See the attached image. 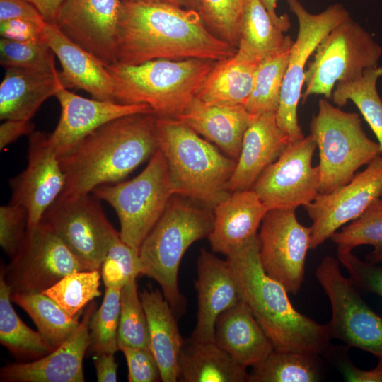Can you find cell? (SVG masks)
<instances>
[{
    "instance_id": "cell-13",
    "label": "cell",
    "mask_w": 382,
    "mask_h": 382,
    "mask_svg": "<svg viewBox=\"0 0 382 382\" xmlns=\"http://www.w3.org/2000/svg\"><path fill=\"white\" fill-rule=\"evenodd\" d=\"M287 2L297 18L299 30L291 48L276 117L279 126L292 142L305 137L297 115L304 83L305 65L323 37L350 16L340 4L330 5L321 13L313 14L299 0H287Z\"/></svg>"
},
{
    "instance_id": "cell-49",
    "label": "cell",
    "mask_w": 382,
    "mask_h": 382,
    "mask_svg": "<svg viewBox=\"0 0 382 382\" xmlns=\"http://www.w3.org/2000/svg\"><path fill=\"white\" fill-rule=\"evenodd\" d=\"M27 19L45 23L40 13L25 0H0V22Z\"/></svg>"
},
{
    "instance_id": "cell-29",
    "label": "cell",
    "mask_w": 382,
    "mask_h": 382,
    "mask_svg": "<svg viewBox=\"0 0 382 382\" xmlns=\"http://www.w3.org/2000/svg\"><path fill=\"white\" fill-rule=\"evenodd\" d=\"M179 380L185 382H245L248 380L241 366L214 342L190 337L184 340L178 357Z\"/></svg>"
},
{
    "instance_id": "cell-25",
    "label": "cell",
    "mask_w": 382,
    "mask_h": 382,
    "mask_svg": "<svg viewBox=\"0 0 382 382\" xmlns=\"http://www.w3.org/2000/svg\"><path fill=\"white\" fill-rule=\"evenodd\" d=\"M214 342L245 368L257 364L274 350L244 300L219 315L215 324Z\"/></svg>"
},
{
    "instance_id": "cell-46",
    "label": "cell",
    "mask_w": 382,
    "mask_h": 382,
    "mask_svg": "<svg viewBox=\"0 0 382 382\" xmlns=\"http://www.w3.org/2000/svg\"><path fill=\"white\" fill-rule=\"evenodd\" d=\"M120 350L127 361L129 382L161 381L160 369L151 349L124 347Z\"/></svg>"
},
{
    "instance_id": "cell-23",
    "label": "cell",
    "mask_w": 382,
    "mask_h": 382,
    "mask_svg": "<svg viewBox=\"0 0 382 382\" xmlns=\"http://www.w3.org/2000/svg\"><path fill=\"white\" fill-rule=\"evenodd\" d=\"M44 33L61 63L65 88L83 90L95 99L115 101L114 80L105 64L69 39L55 24L46 23Z\"/></svg>"
},
{
    "instance_id": "cell-4",
    "label": "cell",
    "mask_w": 382,
    "mask_h": 382,
    "mask_svg": "<svg viewBox=\"0 0 382 382\" xmlns=\"http://www.w3.org/2000/svg\"><path fill=\"white\" fill-rule=\"evenodd\" d=\"M156 130L174 195L209 208L231 195L227 185L236 160L222 154L177 119L157 117Z\"/></svg>"
},
{
    "instance_id": "cell-5",
    "label": "cell",
    "mask_w": 382,
    "mask_h": 382,
    "mask_svg": "<svg viewBox=\"0 0 382 382\" xmlns=\"http://www.w3.org/2000/svg\"><path fill=\"white\" fill-rule=\"evenodd\" d=\"M214 220V212L209 207L173 195L140 246L141 274L158 282L178 317L186 310V300L178 282L182 257L194 242L209 237Z\"/></svg>"
},
{
    "instance_id": "cell-55",
    "label": "cell",
    "mask_w": 382,
    "mask_h": 382,
    "mask_svg": "<svg viewBox=\"0 0 382 382\" xmlns=\"http://www.w3.org/2000/svg\"><path fill=\"white\" fill-rule=\"evenodd\" d=\"M366 260L372 263H378L382 262V251L375 252L372 251L366 256Z\"/></svg>"
},
{
    "instance_id": "cell-26",
    "label": "cell",
    "mask_w": 382,
    "mask_h": 382,
    "mask_svg": "<svg viewBox=\"0 0 382 382\" xmlns=\"http://www.w3.org/2000/svg\"><path fill=\"white\" fill-rule=\"evenodd\" d=\"M63 87L58 71L6 67L0 85V119L30 121L41 105Z\"/></svg>"
},
{
    "instance_id": "cell-6",
    "label": "cell",
    "mask_w": 382,
    "mask_h": 382,
    "mask_svg": "<svg viewBox=\"0 0 382 382\" xmlns=\"http://www.w3.org/2000/svg\"><path fill=\"white\" fill-rule=\"evenodd\" d=\"M216 62L161 59L107 67L114 80L115 102L145 104L157 117L175 119L196 98Z\"/></svg>"
},
{
    "instance_id": "cell-30",
    "label": "cell",
    "mask_w": 382,
    "mask_h": 382,
    "mask_svg": "<svg viewBox=\"0 0 382 382\" xmlns=\"http://www.w3.org/2000/svg\"><path fill=\"white\" fill-rule=\"evenodd\" d=\"M259 63L238 51L233 56L216 62L196 98L209 105H245Z\"/></svg>"
},
{
    "instance_id": "cell-28",
    "label": "cell",
    "mask_w": 382,
    "mask_h": 382,
    "mask_svg": "<svg viewBox=\"0 0 382 382\" xmlns=\"http://www.w3.org/2000/svg\"><path fill=\"white\" fill-rule=\"evenodd\" d=\"M139 295L147 318L150 349L158 364L161 381L176 382L179 354L184 343L176 316L159 290H144Z\"/></svg>"
},
{
    "instance_id": "cell-1",
    "label": "cell",
    "mask_w": 382,
    "mask_h": 382,
    "mask_svg": "<svg viewBox=\"0 0 382 382\" xmlns=\"http://www.w3.org/2000/svg\"><path fill=\"white\" fill-rule=\"evenodd\" d=\"M236 51L208 29L196 10L123 0L115 64L136 65L161 59L218 62Z\"/></svg>"
},
{
    "instance_id": "cell-56",
    "label": "cell",
    "mask_w": 382,
    "mask_h": 382,
    "mask_svg": "<svg viewBox=\"0 0 382 382\" xmlns=\"http://www.w3.org/2000/svg\"><path fill=\"white\" fill-rule=\"evenodd\" d=\"M187 8L194 9L199 11V5L198 0H184Z\"/></svg>"
},
{
    "instance_id": "cell-54",
    "label": "cell",
    "mask_w": 382,
    "mask_h": 382,
    "mask_svg": "<svg viewBox=\"0 0 382 382\" xmlns=\"http://www.w3.org/2000/svg\"><path fill=\"white\" fill-rule=\"evenodd\" d=\"M133 2H141V3H168L173 4L175 6L184 7L185 4L184 0H127Z\"/></svg>"
},
{
    "instance_id": "cell-57",
    "label": "cell",
    "mask_w": 382,
    "mask_h": 382,
    "mask_svg": "<svg viewBox=\"0 0 382 382\" xmlns=\"http://www.w3.org/2000/svg\"><path fill=\"white\" fill-rule=\"evenodd\" d=\"M381 199H382V197H381Z\"/></svg>"
},
{
    "instance_id": "cell-21",
    "label": "cell",
    "mask_w": 382,
    "mask_h": 382,
    "mask_svg": "<svg viewBox=\"0 0 382 382\" xmlns=\"http://www.w3.org/2000/svg\"><path fill=\"white\" fill-rule=\"evenodd\" d=\"M198 310L190 337L214 342L216 321L221 313L243 300L234 272L227 261L202 249L197 262Z\"/></svg>"
},
{
    "instance_id": "cell-18",
    "label": "cell",
    "mask_w": 382,
    "mask_h": 382,
    "mask_svg": "<svg viewBox=\"0 0 382 382\" xmlns=\"http://www.w3.org/2000/svg\"><path fill=\"white\" fill-rule=\"evenodd\" d=\"M28 164L24 170L9 180L11 203L27 212L28 227L37 225L47 209L59 196L64 175L59 156L51 147L48 134L33 132L29 135Z\"/></svg>"
},
{
    "instance_id": "cell-47",
    "label": "cell",
    "mask_w": 382,
    "mask_h": 382,
    "mask_svg": "<svg viewBox=\"0 0 382 382\" xmlns=\"http://www.w3.org/2000/svg\"><path fill=\"white\" fill-rule=\"evenodd\" d=\"M325 357L334 361L344 379L350 382H382V358H378L377 365L370 370L355 366L347 355L346 347L330 346Z\"/></svg>"
},
{
    "instance_id": "cell-33",
    "label": "cell",
    "mask_w": 382,
    "mask_h": 382,
    "mask_svg": "<svg viewBox=\"0 0 382 382\" xmlns=\"http://www.w3.org/2000/svg\"><path fill=\"white\" fill-rule=\"evenodd\" d=\"M11 298L29 315L38 332L53 349L65 342L80 324L79 315L70 316L44 294H15Z\"/></svg>"
},
{
    "instance_id": "cell-27",
    "label": "cell",
    "mask_w": 382,
    "mask_h": 382,
    "mask_svg": "<svg viewBox=\"0 0 382 382\" xmlns=\"http://www.w3.org/2000/svg\"><path fill=\"white\" fill-rule=\"evenodd\" d=\"M251 115L245 105H209L195 98L177 118L237 160Z\"/></svg>"
},
{
    "instance_id": "cell-50",
    "label": "cell",
    "mask_w": 382,
    "mask_h": 382,
    "mask_svg": "<svg viewBox=\"0 0 382 382\" xmlns=\"http://www.w3.org/2000/svg\"><path fill=\"white\" fill-rule=\"evenodd\" d=\"M30 121L6 120L0 125V149H4L8 144L23 135H30L34 131Z\"/></svg>"
},
{
    "instance_id": "cell-40",
    "label": "cell",
    "mask_w": 382,
    "mask_h": 382,
    "mask_svg": "<svg viewBox=\"0 0 382 382\" xmlns=\"http://www.w3.org/2000/svg\"><path fill=\"white\" fill-rule=\"evenodd\" d=\"M337 250L352 251L353 248L369 245L373 251H382V199L375 200L357 219L341 228L331 236Z\"/></svg>"
},
{
    "instance_id": "cell-31",
    "label": "cell",
    "mask_w": 382,
    "mask_h": 382,
    "mask_svg": "<svg viewBox=\"0 0 382 382\" xmlns=\"http://www.w3.org/2000/svg\"><path fill=\"white\" fill-rule=\"evenodd\" d=\"M284 32L260 0H245L237 51L260 62L283 47L287 37Z\"/></svg>"
},
{
    "instance_id": "cell-53",
    "label": "cell",
    "mask_w": 382,
    "mask_h": 382,
    "mask_svg": "<svg viewBox=\"0 0 382 382\" xmlns=\"http://www.w3.org/2000/svg\"><path fill=\"white\" fill-rule=\"evenodd\" d=\"M278 0H260L274 20L287 31L290 28V21L287 15L278 16L276 12Z\"/></svg>"
},
{
    "instance_id": "cell-9",
    "label": "cell",
    "mask_w": 382,
    "mask_h": 382,
    "mask_svg": "<svg viewBox=\"0 0 382 382\" xmlns=\"http://www.w3.org/2000/svg\"><path fill=\"white\" fill-rule=\"evenodd\" d=\"M382 48L373 36L349 17L320 41L305 71L302 103L312 95L331 99L337 83L361 76L378 66Z\"/></svg>"
},
{
    "instance_id": "cell-51",
    "label": "cell",
    "mask_w": 382,
    "mask_h": 382,
    "mask_svg": "<svg viewBox=\"0 0 382 382\" xmlns=\"http://www.w3.org/2000/svg\"><path fill=\"white\" fill-rule=\"evenodd\" d=\"M115 354L99 353L94 354V365L98 382H115L117 381V364Z\"/></svg>"
},
{
    "instance_id": "cell-17",
    "label": "cell",
    "mask_w": 382,
    "mask_h": 382,
    "mask_svg": "<svg viewBox=\"0 0 382 382\" xmlns=\"http://www.w3.org/2000/svg\"><path fill=\"white\" fill-rule=\"evenodd\" d=\"M123 0H66L54 24L106 66L116 63Z\"/></svg>"
},
{
    "instance_id": "cell-42",
    "label": "cell",
    "mask_w": 382,
    "mask_h": 382,
    "mask_svg": "<svg viewBox=\"0 0 382 382\" xmlns=\"http://www.w3.org/2000/svg\"><path fill=\"white\" fill-rule=\"evenodd\" d=\"M139 250L125 243L119 236L111 245L100 268L106 288H122L141 274Z\"/></svg>"
},
{
    "instance_id": "cell-44",
    "label": "cell",
    "mask_w": 382,
    "mask_h": 382,
    "mask_svg": "<svg viewBox=\"0 0 382 382\" xmlns=\"http://www.w3.org/2000/svg\"><path fill=\"white\" fill-rule=\"evenodd\" d=\"M26 210L9 203L0 207V245L11 257L17 253L27 231Z\"/></svg>"
},
{
    "instance_id": "cell-36",
    "label": "cell",
    "mask_w": 382,
    "mask_h": 382,
    "mask_svg": "<svg viewBox=\"0 0 382 382\" xmlns=\"http://www.w3.org/2000/svg\"><path fill=\"white\" fill-rule=\"evenodd\" d=\"M382 76V66L366 69L359 78L337 83L332 91L333 103L341 108L349 100L358 108L380 145L382 156V100L376 83Z\"/></svg>"
},
{
    "instance_id": "cell-37",
    "label": "cell",
    "mask_w": 382,
    "mask_h": 382,
    "mask_svg": "<svg viewBox=\"0 0 382 382\" xmlns=\"http://www.w3.org/2000/svg\"><path fill=\"white\" fill-rule=\"evenodd\" d=\"M100 270L74 271L42 291L71 316H76L90 301L100 296Z\"/></svg>"
},
{
    "instance_id": "cell-41",
    "label": "cell",
    "mask_w": 382,
    "mask_h": 382,
    "mask_svg": "<svg viewBox=\"0 0 382 382\" xmlns=\"http://www.w3.org/2000/svg\"><path fill=\"white\" fill-rule=\"evenodd\" d=\"M245 0H198L200 13L208 29L237 48Z\"/></svg>"
},
{
    "instance_id": "cell-39",
    "label": "cell",
    "mask_w": 382,
    "mask_h": 382,
    "mask_svg": "<svg viewBox=\"0 0 382 382\" xmlns=\"http://www.w3.org/2000/svg\"><path fill=\"white\" fill-rule=\"evenodd\" d=\"M121 289L105 287L103 302L91 318L88 349L94 354H115L119 350L117 331L120 315Z\"/></svg>"
},
{
    "instance_id": "cell-43",
    "label": "cell",
    "mask_w": 382,
    "mask_h": 382,
    "mask_svg": "<svg viewBox=\"0 0 382 382\" xmlns=\"http://www.w3.org/2000/svg\"><path fill=\"white\" fill-rule=\"evenodd\" d=\"M54 54L47 44L19 42L1 37L0 64L42 71H57Z\"/></svg>"
},
{
    "instance_id": "cell-24",
    "label": "cell",
    "mask_w": 382,
    "mask_h": 382,
    "mask_svg": "<svg viewBox=\"0 0 382 382\" xmlns=\"http://www.w3.org/2000/svg\"><path fill=\"white\" fill-rule=\"evenodd\" d=\"M214 220L209 236L212 250L228 255L257 235L268 209L256 192L236 191L213 208Z\"/></svg>"
},
{
    "instance_id": "cell-15",
    "label": "cell",
    "mask_w": 382,
    "mask_h": 382,
    "mask_svg": "<svg viewBox=\"0 0 382 382\" xmlns=\"http://www.w3.org/2000/svg\"><path fill=\"white\" fill-rule=\"evenodd\" d=\"M260 228V260L265 272L288 292L298 294L311 245V227L298 221L295 209H273L267 212Z\"/></svg>"
},
{
    "instance_id": "cell-16",
    "label": "cell",
    "mask_w": 382,
    "mask_h": 382,
    "mask_svg": "<svg viewBox=\"0 0 382 382\" xmlns=\"http://www.w3.org/2000/svg\"><path fill=\"white\" fill-rule=\"evenodd\" d=\"M382 197V156L346 185L331 192L319 193L303 207L312 221L310 249H316L339 228L359 218L377 199Z\"/></svg>"
},
{
    "instance_id": "cell-35",
    "label": "cell",
    "mask_w": 382,
    "mask_h": 382,
    "mask_svg": "<svg viewBox=\"0 0 382 382\" xmlns=\"http://www.w3.org/2000/svg\"><path fill=\"white\" fill-rule=\"evenodd\" d=\"M293 42L290 36H287L280 50L260 62L251 93L245 104L250 115L277 110Z\"/></svg>"
},
{
    "instance_id": "cell-8",
    "label": "cell",
    "mask_w": 382,
    "mask_h": 382,
    "mask_svg": "<svg viewBox=\"0 0 382 382\" xmlns=\"http://www.w3.org/2000/svg\"><path fill=\"white\" fill-rule=\"evenodd\" d=\"M92 194L115 209L120 225V238L139 251L174 195L167 163L159 149L133 179L100 185Z\"/></svg>"
},
{
    "instance_id": "cell-32",
    "label": "cell",
    "mask_w": 382,
    "mask_h": 382,
    "mask_svg": "<svg viewBox=\"0 0 382 382\" xmlns=\"http://www.w3.org/2000/svg\"><path fill=\"white\" fill-rule=\"evenodd\" d=\"M11 292L3 272H0V342L14 357L36 360L52 352L53 348L37 331L27 326L11 304Z\"/></svg>"
},
{
    "instance_id": "cell-45",
    "label": "cell",
    "mask_w": 382,
    "mask_h": 382,
    "mask_svg": "<svg viewBox=\"0 0 382 382\" xmlns=\"http://www.w3.org/2000/svg\"><path fill=\"white\" fill-rule=\"evenodd\" d=\"M337 260L347 270L349 279L357 287L382 297V267L363 261L352 251L337 250Z\"/></svg>"
},
{
    "instance_id": "cell-3",
    "label": "cell",
    "mask_w": 382,
    "mask_h": 382,
    "mask_svg": "<svg viewBox=\"0 0 382 382\" xmlns=\"http://www.w3.org/2000/svg\"><path fill=\"white\" fill-rule=\"evenodd\" d=\"M226 257L243 300L275 350L326 354L332 339L328 325L320 324L298 311L285 287L265 272L260 260L257 234Z\"/></svg>"
},
{
    "instance_id": "cell-34",
    "label": "cell",
    "mask_w": 382,
    "mask_h": 382,
    "mask_svg": "<svg viewBox=\"0 0 382 382\" xmlns=\"http://www.w3.org/2000/svg\"><path fill=\"white\" fill-rule=\"evenodd\" d=\"M319 355L274 350L252 366L248 382H316L321 378Z\"/></svg>"
},
{
    "instance_id": "cell-11",
    "label": "cell",
    "mask_w": 382,
    "mask_h": 382,
    "mask_svg": "<svg viewBox=\"0 0 382 382\" xmlns=\"http://www.w3.org/2000/svg\"><path fill=\"white\" fill-rule=\"evenodd\" d=\"M316 277L330 303L332 316L327 325L332 339L382 358V317L364 302L352 280L342 275L338 260L325 257Z\"/></svg>"
},
{
    "instance_id": "cell-52",
    "label": "cell",
    "mask_w": 382,
    "mask_h": 382,
    "mask_svg": "<svg viewBox=\"0 0 382 382\" xmlns=\"http://www.w3.org/2000/svg\"><path fill=\"white\" fill-rule=\"evenodd\" d=\"M31 4L47 23L54 24L57 13L66 0H25Z\"/></svg>"
},
{
    "instance_id": "cell-12",
    "label": "cell",
    "mask_w": 382,
    "mask_h": 382,
    "mask_svg": "<svg viewBox=\"0 0 382 382\" xmlns=\"http://www.w3.org/2000/svg\"><path fill=\"white\" fill-rule=\"evenodd\" d=\"M12 294L41 293L74 271L91 270L41 223L27 227L6 267H1Z\"/></svg>"
},
{
    "instance_id": "cell-48",
    "label": "cell",
    "mask_w": 382,
    "mask_h": 382,
    "mask_svg": "<svg viewBox=\"0 0 382 382\" xmlns=\"http://www.w3.org/2000/svg\"><path fill=\"white\" fill-rule=\"evenodd\" d=\"M45 23L27 19L2 21L0 22L1 37L19 42L47 44L44 33Z\"/></svg>"
},
{
    "instance_id": "cell-22",
    "label": "cell",
    "mask_w": 382,
    "mask_h": 382,
    "mask_svg": "<svg viewBox=\"0 0 382 382\" xmlns=\"http://www.w3.org/2000/svg\"><path fill=\"white\" fill-rule=\"evenodd\" d=\"M291 142L279 126L276 112L251 115L228 190H251L263 171Z\"/></svg>"
},
{
    "instance_id": "cell-14",
    "label": "cell",
    "mask_w": 382,
    "mask_h": 382,
    "mask_svg": "<svg viewBox=\"0 0 382 382\" xmlns=\"http://www.w3.org/2000/svg\"><path fill=\"white\" fill-rule=\"evenodd\" d=\"M316 148L311 134L292 141L260 175L252 190L268 211L296 210L310 204L320 193V169L312 166Z\"/></svg>"
},
{
    "instance_id": "cell-10",
    "label": "cell",
    "mask_w": 382,
    "mask_h": 382,
    "mask_svg": "<svg viewBox=\"0 0 382 382\" xmlns=\"http://www.w3.org/2000/svg\"><path fill=\"white\" fill-rule=\"evenodd\" d=\"M40 223L91 270H100L109 248L120 236L108 220L100 199L91 193L59 196Z\"/></svg>"
},
{
    "instance_id": "cell-7",
    "label": "cell",
    "mask_w": 382,
    "mask_h": 382,
    "mask_svg": "<svg viewBox=\"0 0 382 382\" xmlns=\"http://www.w3.org/2000/svg\"><path fill=\"white\" fill-rule=\"evenodd\" d=\"M310 132L319 151L320 193L346 185L359 168L381 155L379 144L366 135L359 114L343 111L326 99L318 101Z\"/></svg>"
},
{
    "instance_id": "cell-38",
    "label": "cell",
    "mask_w": 382,
    "mask_h": 382,
    "mask_svg": "<svg viewBox=\"0 0 382 382\" xmlns=\"http://www.w3.org/2000/svg\"><path fill=\"white\" fill-rule=\"evenodd\" d=\"M117 344L119 350L124 347L150 349L146 315L136 279L121 289Z\"/></svg>"
},
{
    "instance_id": "cell-19",
    "label": "cell",
    "mask_w": 382,
    "mask_h": 382,
    "mask_svg": "<svg viewBox=\"0 0 382 382\" xmlns=\"http://www.w3.org/2000/svg\"><path fill=\"white\" fill-rule=\"evenodd\" d=\"M54 96L60 105L61 115L54 130L48 134V141L58 156L110 121L131 115L153 113L145 104L89 99L65 87L59 89Z\"/></svg>"
},
{
    "instance_id": "cell-2",
    "label": "cell",
    "mask_w": 382,
    "mask_h": 382,
    "mask_svg": "<svg viewBox=\"0 0 382 382\" xmlns=\"http://www.w3.org/2000/svg\"><path fill=\"white\" fill-rule=\"evenodd\" d=\"M156 116L122 117L101 126L59 156L64 175L59 196L88 194L126 177L158 149Z\"/></svg>"
},
{
    "instance_id": "cell-20",
    "label": "cell",
    "mask_w": 382,
    "mask_h": 382,
    "mask_svg": "<svg viewBox=\"0 0 382 382\" xmlns=\"http://www.w3.org/2000/svg\"><path fill=\"white\" fill-rule=\"evenodd\" d=\"M92 302L74 333L46 356L1 369L3 382H83V361L90 342V323L96 311Z\"/></svg>"
}]
</instances>
